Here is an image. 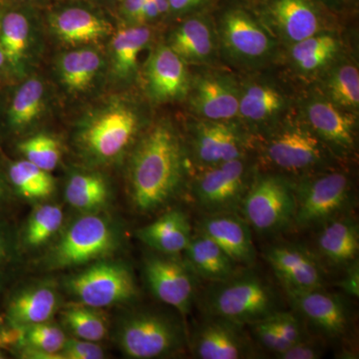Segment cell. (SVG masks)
I'll use <instances>...</instances> for the list:
<instances>
[{
	"mask_svg": "<svg viewBox=\"0 0 359 359\" xmlns=\"http://www.w3.org/2000/svg\"><path fill=\"white\" fill-rule=\"evenodd\" d=\"M29 23L23 14L7 13L1 23L0 40L9 65H20L27 49Z\"/></svg>",
	"mask_w": 359,
	"mask_h": 359,
	"instance_id": "39",
	"label": "cell"
},
{
	"mask_svg": "<svg viewBox=\"0 0 359 359\" xmlns=\"http://www.w3.org/2000/svg\"><path fill=\"white\" fill-rule=\"evenodd\" d=\"M323 6L334 11H341L354 6L356 0H320Z\"/></svg>",
	"mask_w": 359,
	"mask_h": 359,
	"instance_id": "49",
	"label": "cell"
},
{
	"mask_svg": "<svg viewBox=\"0 0 359 359\" xmlns=\"http://www.w3.org/2000/svg\"><path fill=\"white\" fill-rule=\"evenodd\" d=\"M9 200H11V191L4 180L0 178V210L9 204Z\"/></svg>",
	"mask_w": 359,
	"mask_h": 359,
	"instance_id": "50",
	"label": "cell"
},
{
	"mask_svg": "<svg viewBox=\"0 0 359 359\" xmlns=\"http://www.w3.org/2000/svg\"><path fill=\"white\" fill-rule=\"evenodd\" d=\"M158 16H160V14L157 6H156L155 0H144L142 22L145 23L146 21L155 20Z\"/></svg>",
	"mask_w": 359,
	"mask_h": 359,
	"instance_id": "48",
	"label": "cell"
},
{
	"mask_svg": "<svg viewBox=\"0 0 359 359\" xmlns=\"http://www.w3.org/2000/svg\"><path fill=\"white\" fill-rule=\"evenodd\" d=\"M269 316L273 321L276 334L282 340L283 347H285L283 351L309 337L302 320L295 314L290 313V311H278Z\"/></svg>",
	"mask_w": 359,
	"mask_h": 359,
	"instance_id": "41",
	"label": "cell"
},
{
	"mask_svg": "<svg viewBox=\"0 0 359 359\" xmlns=\"http://www.w3.org/2000/svg\"><path fill=\"white\" fill-rule=\"evenodd\" d=\"M212 32L209 18L204 13L198 14L179 26L169 47L185 62H207L215 51Z\"/></svg>",
	"mask_w": 359,
	"mask_h": 359,
	"instance_id": "26",
	"label": "cell"
},
{
	"mask_svg": "<svg viewBox=\"0 0 359 359\" xmlns=\"http://www.w3.org/2000/svg\"><path fill=\"white\" fill-rule=\"evenodd\" d=\"M285 106V97L275 87L250 84L240 92L238 115L250 124H264L275 119Z\"/></svg>",
	"mask_w": 359,
	"mask_h": 359,
	"instance_id": "30",
	"label": "cell"
},
{
	"mask_svg": "<svg viewBox=\"0 0 359 359\" xmlns=\"http://www.w3.org/2000/svg\"><path fill=\"white\" fill-rule=\"evenodd\" d=\"M247 221L235 212L207 215L199 224V233L214 241L237 264L252 266L257 252Z\"/></svg>",
	"mask_w": 359,
	"mask_h": 359,
	"instance_id": "18",
	"label": "cell"
},
{
	"mask_svg": "<svg viewBox=\"0 0 359 359\" xmlns=\"http://www.w3.org/2000/svg\"><path fill=\"white\" fill-rule=\"evenodd\" d=\"M185 176V156L178 134L161 123L139 142L129 168V195L135 209L152 212L178 194Z\"/></svg>",
	"mask_w": 359,
	"mask_h": 359,
	"instance_id": "1",
	"label": "cell"
},
{
	"mask_svg": "<svg viewBox=\"0 0 359 359\" xmlns=\"http://www.w3.org/2000/svg\"><path fill=\"white\" fill-rule=\"evenodd\" d=\"M194 152L205 169L245 157V141L240 130L228 121L205 120L196 130Z\"/></svg>",
	"mask_w": 359,
	"mask_h": 359,
	"instance_id": "19",
	"label": "cell"
},
{
	"mask_svg": "<svg viewBox=\"0 0 359 359\" xmlns=\"http://www.w3.org/2000/svg\"><path fill=\"white\" fill-rule=\"evenodd\" d=\"M306 119L323 143L340 150L353 148L355 143V119L328 99H314L306 105Z\"/></svg>",
	"mask_w": 359,
	"mask_h": 359,
	"instance_id": "21",
	"label": "cell"
},
{
	"mask_svg": "<svg viewBox=\"0 0 359 359\" xmlns=\"http://www.w3.org/2000/svg\"><path fill=\"white\" fill-rule=\"evenodd\" d=\"M6 61V54H4V47H2L1 40H0V68L4 66Z\"/></svg>",
	"mask_w": 359,
	"mask_h": 359,
	"instance_id": "52",
	"label": "cell"
},
{
	"mask_svg": "<svg viewBox=\"0 0 359 359\" xmlns=\"http://www.w3.org/2000/svg\"><path fill=\"white\" fill-rule=\"evenodd\" d=\"M264 259L287 292L323 287L320 264L299 245H273L264 252Z\"/></svg>",
	"mask_w": 359,
	"mask_h": 359,
	"instance_id": "15",
	"label": "cell"
},
{
	"mask_svg": "<svg viewBox=\"0 0 359 359\" xmlns=\"http://www.w3.org/2000/svg\"><path fill=\"white\" fill-rule=\"evenodd\" d=\"M136 236L156 252L172 256L184 252L193 237L188 216L179 209L165 212L153 223L139 229Z\"/></svg>",
	"mask_w": 359,
	"mask_h": 359,
	"instance_id": "23",
	"label": "cell"
},
{
	"mask_svg": "<svg viewBox=\"0 0 359 359\" xmlns=\"http://www.w3.org/2000/svg\"><path fill=\"white\" fill-rule=\"evenodd\" d=\"M61 306V295L50 282L25 285L9 297L6 320L9 327L25 328L51 320Z\"/></svg>",
	"mask_w": 359,
	"mask_h": 359,
	"instance_id": "17",
	"label": "cell"
},
{
	"mask_svg": "<svg viewBox=\"0 0 359 359\" xmlns=\"http://www.w3.org/2000/svg\"><path fill=\"white\" fill-rule=\"evenodd\" d=\"M151 39V32L144 26L121 28L111 43L116 74L127 77L136 68L138 57Z\"/></svg>",
	"mask_w": 359,
	"mask_h": 359,
	"instance_id": "33",
	"label": "cell"
},
{
	"mask_svg": "<svg viewBox=\"0 0 359 359\" xmlns=\"http://www.w3.org/2000/svg\"><path fill=\"white\" fill-rule=\"evenodd\" d=\"M44 87L40 80H27L16 92L9 111L11 125L16 128L30 124L39 116L43 101Z\"/></svg>",
	"mask_w": 359,
	"mask_h": 359,
	"instance_id": "38",
	"label": "cell"
},
{
	"mask_svg": "<svg viewBox=\"0 0 359 359\" xmlns=\"http://www.w3.org/2000/svg\"><path fill=\"white\" fill-rule=\"evenodd\" d=\"M214 0H169L170 11L175 13H187L204 9Z\"/></svg>",
	"mask_w": 359,
	"mask_h": 359,
	"instance_id": "46",
	"label": "cell"
},
{
	"mask_svg": "<svg viewBox=\"0 0 359 359\" xmlns=\"http://www.w3.org/2000/svg\"><path fill=\"white\" fill-rule=\"evenodd\" d=\"M76 304L95 309L127 304L138 294L131 269L118 262L98 261L73 273L65 282Z\"/></svg>",
	"mask_w": 359,
	"mask_h": 359,
	"instance_id": "5",
	"label": "cell"
},
{
	"mask_svg": "<svg viewBox=\"0 0 359 359\" xmlns=\"http://www.w3.org/2000/svg\"><path fill=\"white\" fill-rule=\"evenodd\" d=\"M262 15L294 44L320 32V0H261Z\"/></svg>",
	"mask_w": 359,
	"mask_h": 359,
	"instance_id": "14",
	"label": "cell"
},
{
	"mask_svg": "<svg viewBox=\"0 0 359 359\" xmlns=\"http://www.w3.org/2000/svg\"><path fill=\"white\" fill-rule=\"evenodd\" d=\"M18 241L11 226L0 222V280L18 259Z\"/></svg>",
	"mask_w": 359,
	"mask_h": 359,
	"instance_id": "43",
	"label": "cell"
},
{
	"mask_svg": "<svg viewBox=\"0 0 359 359\" xmlns=\"http://www.w3.org/2000/svg\"><path fill=\"white\" fill-rule=\"evenodd\" d=\"M205 295L210 316L250 325L278 311L275 292L261 276L244 271L212 283Z\"/></svg>",
	"mask_w": 359,
	"mask_h": 359,
	"instance_id": "3",
	"label": "cell"
},
{
	"mask_svg": "<svg viewBox=\"0 0 359 359\" xmlns=\"http://www.w3.org/2000/svg\"><path fill=\"white\" fill-rule=\"evenodd\" d=\"M238 210L257 233L285 230L294 222V185L278 175L259 177L250 184Z\"/></svg>",
	"mask_w": 359,
	"mask_h": 359,
	"instance_id": "6",
	"label": "cell"
},
{
	"mask_svg": "<svg viewBox=\"0 0 359 359\" xmlns=\"http://www.w3.org/2000/svg\"><path fill=\"white\" fill-rule=\"evenodd\" d=\"M295 311L321 334L339 337L349 327V314L344 302L337 295L318 289L287 292Z\"/></svg>",
	"mask_w": 359,
	"mask_h": 359,
	"instance_id": "16",
	"label": "cell"
},
{
	"mask_svg": "<svg viewBox=\"0 0 359 359\" xmlns=\"http://www.w3.org/2000/svg\"><path fill=\"white\" fill-rule=\"evenodd\" d=\"M250 184L249 163L238 158L205 168L194 184V197L208 215L236 212Z\"/></svg>",
	"mask_w": 359,
	"mask_h": 359,
	"instance_id": "8",
	"label": "cell"
},
{
	"mask_svg": "<svg viewBox=\"0 0 359 359\" xmlns=\"http://www.w3.org/2000/svg\"><path fill=\"white\" fill-rule=\"evenodd\" d=\"M192 351L200 359H245L256 355L244 325L215 316H210L198 328Z\"/></svg>",
	"mask_w": 359,
	"mask_h": 359,
	"instance_id": "13",
	"label": "cell"
},
{
	"mask_svg": "<svg viewBox=\"0 0 359 359\" xmlns=\"http://www.w3.org/2000/svg\"><path fill=\"white\" fill-rule=\"evenodd\" d=\"M318 247L330 263L348 266L358 259V224L349 217H335L323 224Z\"/></svg>",
	"mask_w": 359,
	"mask_h": 359,
	"instance_id": "24",
	"label": "cell"
},
{
	"mask_svg": "<svg viewBox=\"0 0 359 359\" xmlns=\"http://www.w3.org/2000/svg\"><path fill=\"white\" fill-rule=\"evenodd\" d=\"M346 276L339 283V287L346 294L358 299L359 297V266L358 261L348 264Z\"/></svg>",
	"mask_w": 359,
	"mask_h": 359,
	"instance_id": "45",
	"label": "cell"
},
{
	"mask_svg": "<svg viewBox=\"0 0 359 359\" xmlns=\"http://www.w3.org/2000/svg\"><path fill=\"white\" fill-rule=\"evenodd\" d=\"M8 178L14 192L28 201L48 199L55 189L50 172L45 171L25 159L14 162L9 166Z\"/></svg>",
	"mask_w": 359,
	"mask_h": 359,
	"instance_id": "32",
	"label": "cell"
},
{
	"mask_svg": "<svg viewBox=\"0 0 359 359\" xmlns=\"http://www.w3.org/2000/svg\"><path fill=\"white\" fill-rule=\"evenodd\" d=\"M65 212L54 204L36 205L30 212L20 235V245L25 250H36L50 242L62 229Z\"/></svg>",
	"mask_w": 359,
	"mask_h": 359,
	"instance_id": "31",
	"label": "cell"
},
{
	"mask_svg": "<svg viewBox=\"0 0 359 359\" xmlns=\"http://www.w3.org/2000/svg\"><path fill=\"white\" fill-rule=\"evenodd\" d=\"M61 321L76 339L100 342L108 334V323L100 309L76 304L62 309Z\"/></svg>",
	"mask_w": 359,
	"mask_h": 359,
	"instance_id": "34",
	"label": "cell"
},
{
	"mask_svg": "<svg viewBox=\"0 0 359 359\" xmlns=\"http://www.w3.org/2000/svg\"><path fill=\"white\" fill-rule=\"evenodd\" d=\"M138 129V118L129 108L116 106L95 116L80 132V148L90 159L107 163L121 156Z\"/></svg>",
	"mask_w": 359,
	"mask_h": 359,
	"instance_id": "9",
	"label": "cell"
},
{
	"mask_svg": "<svg viewBox=\"0 0 359 359\" xmlns=\"http://www.w3.org/2000/svg\"><path fill=\"white\" fill-rule=\"evenodd\" d=\"M222 42L231 57L243 62H256L268 57L273 41L264 25L247 7H224L219 20Z\"/></svg>",
	"mask_w": 359,
	"mask_h": 359,
	"instance_id": "12",
	"label": "cell"
},
{
	"mask_svg": "<svg viewBox=\"0 0 359 359\" xmlns=\"http://www.w3.org/2000/svg\"><path fill=\"white\" fill-rule=\"evenodd\" d=\"M100 67L97 52L90 49L69 52L61 59V77L68 88L82 91L88 88Z\"/></svg>",
	"mask_w": 359,
	"mask_h": 359,
	"instance_id": "36",
	"label": "cell"
},
{
	"mask_svg": "<svg viewBox=\"0 0 359 359\" xmlns=\"http://www.w3.org/2000/svg\"><path fill=\"white\" fill-rule=\"evenodd\" d=\"M240 92L226 78L208 75L195 85L192 105L210 121H229L238 114Z\"/></svg>",
	"mask_w": 359,
	"mask_h": 359,
	"instance_id": "22",
	"label": "cell"
},
{
	"mask_svg": "<svg viewBox=\"0 0 359 359\" xmlns=\"http://www.w3.org/2000/svg\"><path fill=\"white\" fill-rule=\"evenodd\" d=\"M52 25L63 41L72 45L96 42L111 32L109 23L81 8L66 9Z\"/></svg>",
	"mask_w": 359,
	"mask_h": 359,
	"instance_id": "28",
	"label": "cell"
},
{
	"mask_svg": "<svg viewBox=\"0 0 359 359\" xmlns=\"http://www.w3.org/2000/svg\"><path fill=\"white\" fill-rule=\"evenodd\" d=\"M185 332L178 320L153 311L126 314L116 330L118 346L127 358L133 359L173 355L185 346Z\"/></svg>",
	"mask_w": 359,
	"mask_h": 359,
	"instance_id": "4",
	"label": "cell"
},
{
	"mask_svg": "<svg viewBox=\"0 0 359 359\" xmlns=\"http://www.w3.org/2000/svg\"><path fill=\"white\" fill-rule=\"evenodd\" d=\"M65 199L73 209L82 214L99 212L109 205L110 188L100 175L77 173L68 180Z\"/></svg>",
	"mask_w": 359,
	"mask_h": 359,
	"instance_id": "29",
	"label": "cell"
},
{
	"mask_svg": "<svg viewBox=\"0 0 359 359\" xmlns=\"http://www.w3.org/2000/svg\"><path fill=\"white\" fill-rule=\"evenodd\" d=\"M18 149L25 160L47 172L57 167L62 156L57 139L46 134L35 135L26 139L18 145Z\"/></svg>",
	"mask_w": 359,
	"mask_h": 359,
	"instance_id": "40",
	"label": "cell"
},
{
	"mask_svg": "<svg viewBox=\"0 0 359 359\" xmlns=\"http://www.w3.org/2000/svg\"><path fill=\"white\" fill-rule=\"evenodd\" d=\"M121 244L119 229L102 212L82 214L55 241L44 257L45 268L65 269L109 257Z\"/></svg>",
	"mask_w": 359,
	"mask_h": 359,
	"instance_id": "2",
	"label": "cell"
},
{
	"mask_svg": "<svg viewBox=\"0 0 359 359\" xmlns=\"http://www.w3.org/2000/svg\"><path fill=\"white\" fill-rule=\"evenodd\" d=\"M61 359H102L105 353L98 342L72 337L68 339L60 353Z\"/></svg>",
	"mask_w": 359,
	"mask_h": 359,
	"instance_id": "42",
	"label": "cell"
},
{
	"mask_svg": "<svg viewBox=\"0 0 359 359\" xmlns=\"http://www.w3.org/2000/svg\"><path fill=\"white\" fill-rule=\"evenodd\" d=\"M144 276L151 292L180 313L191 311L195 297V273L186 261L172 255H151L144 261Z\"/></svg>",
	"mask_w": 359,
	"mask_h": 359,
	"instance_id": "11",
	"label": "cell"
},
{
	"mask_svg": "<svg viewBox=\"0 0 359 359\" xmlns=\"http://www.w3.org/2000/svg\"><path fill=\"white\" fill-rule=\"evenodd\" d=\"M4 328H2L1 323H0V335H1V332Z\"/></svg>",
	"mask_w": 359,
	"mask_h": 359,
	"instance_id": "53",
	"label": "cell"
},
{
	"mask_svg": "<svg viewBox=\"0 0 359 359\" xmlns=\"http://www.w3.org/2000/svg\"><path fill=\"white\" fill-rule=\"evenodd\" d=\"M295 216L299 228H311L339 216L349 204L351 183L347 175L330 172L294 185Z\"/></svg>",
	"mask_w": 359,
	"mask_h": 359,
	"instance_id": "7",
	"label": "cell"
},
{
	"mask_svg": "<svg viewBox=\"0 0 359 359\" xmlns=\"http://www.w3.org/2000/svg\"><path fill=\"white\" fill-rule=\"evenodd\" d=\"M323 355V344L308 337L285 349L283 353L276 354V358L280 359H316L320 358Z\"/></svg>",
	"mask_w": 359,
	"mask_h": 359,
	"instance_id": "44",
	"label": "cell"
},
{
	"mask_svg": "<svg viewBox=\"0 0 359 359\" xmlns=\"http://www.w3.org/2000/svg\"><path fill=\"white\" fill-rule=\"evenodd\" d=\"M147 82L156 100L182 98L190 88L185 61L169 46L158 47L149 60Z\"/></svg>",
	"mask_w": 359,
	"mask_h": 359,
	"instance_id": "20",
	"label": "cell"
},
{
	"mask_svg": "<svg viewBox=\"0 0 359 359\" xmlns=\"http://www.w3.org/2000/svg\"><path fill=\"white\" fill-rule=\"evenodd\" d=\"M184 252L195 275L209 282H223L238 273L237 264L204 233L193 236Z\"/></svg>",
	"mask_w": 359,
	"mask_h": 359,
	"instance_id": "25",
	"label": "cell"
},
{
	"mask_svg": "<svg viewBox=\"0 0 359 359\" xmlns=\"http://www.w3.org/2000/svg\"><path fill=\"white\" fill-rule=\"evenodd\" d=\"M67 339L65 330L49 320L18 328L13 347L25 358L61 359L60 353Z\"/></svg>",
	"mask_w": 359,
	"mask_h": 359,
	"instance_id": "27",
	"label": "cell"
},
{
	"mask_svg": "<svg viewBox=\"0 0 359 359\" xmlns=\"http://www.w3.org/2000/svg\"><path fill=\"white\" fill-rule=\"evenodd\" d=\"M328 100L340 109L355 112L359 107V72L353 65L339 66L328 78Z\"/></svg>",
	"mask_w": 359,
	"mask_h": 359,
	"instance_id": "37",
	"label": "cell"
},
{
	"mask_svg": "<svg viewBox=\"0 0 359 359\" xmlns=\"http://www.w3.org/2000/svg\"><path fill=\"white\" fill-rule=\"evenodd\" d=\"M144 0H123V11L130 20L143 25L142 22V11H143Z\"/></svg>",
	"mask_w": 359,
	"mask_h": 359,
	"instance_id": "47",
	"label": "cell"
},
{
	"mask_svg": "<svg viewBox=\"0 0 359 359\" xmlns=\"http://www.w3.org/2000/svg\"><path fill=\"white\" fill-rule=\"evenodd\" d=\"M155 4L157 6L160 15L170 13L169 0H155Z\"/></svg>",
	"mask_w": 359,
	"mask_h": 359,
	"instance_id": "51",
	"label": "cell"
},
{
	"mask_svg": "<svg viewBox=\"0 0 359 359\" xmlns=\"http://www.w3.org/2000/svg\"><path fill=\"white\" fill-rule=\"evenodd\" d=\"M266 164L289 173L299 174L325 164V143L311 130L287 126L271 134L263 147Z\"/></svg>",
	"mask_w": 359,
	"mask_h": 359,
	"instance_id": "10",
	"label": "cell"
},
{
	"mask_svg": "<svg viewBox=\"0 0 359 359\" xmlns=\"http://www.w3.org/2000/svg\"><path fill=\"white\" fill-rule=\"evenodd\" d=\"M339 49L337 40L332 35L316 34L292 44V61L302 72H313L332 60Z\"/></svg>",
	"mask_w": 359,
	"mask_h": 359,
	"instance_id": "35",
	"label": "cell"
}]
</instances>
